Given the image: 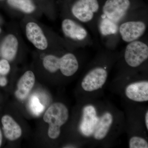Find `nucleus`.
I'll return each instance as SVG.
<instances>
[{
	"mask_svg": "<svg viewBox=\"0 0 148 148\" xmlns=\"http://www.w3.org/2000/svg\"><path fill=\"white\" fill-rule=\"evenodd\" d=\"M108 77V72L103 68L96 67L90 70L82 82L83 89L91 92L98 90L105 84Z\"/></svg>",
	"mask_w": 148,
	"mask_h": 148,
	"instance_id": "nucleus-7",
	"label": "nucleus"
},
{
	"mask_svg": "<svg viewBox=\"0 0 148 148\" xmlns=\"http://www.w3.org/2000/svg\"><path fill=\"white\" fill-rule=\"evenodd\" d=\"M35 82L34 74L32 71H27L20 78L17 84V90L15 92L16 97L24 100L33 88Z\"/></svg>",
	"mask_w": 148,
	"mask_h": 148,
	"instance_id": "nucleus-12",
	"label": "nucleus"
},
{
	"mask_svg": "<svg viewBox=\"0 0 148 148\" xmlns=\"http://www.w3.org/2000/svg\"><path fill=\"white\" fill-rule=\"evenodd\" d=\"M147 29V24L143 20H129L120 24L118 32L122 40L128 43L139 40L145 34Z\"/></svg>",
	"mask_w": 148,
	"mask_h": 148,
	"instance_id": "nucleus-6",
	"label": "nucleus"
},
{
	"mask_svg": "<svg viewBox=\"0 0 148 148\" xmlns=\"http://www.w3.org/2000/svg\"><path fill=\"white\" fill-rule=\"evenodd\" d=\"M26 34L27 39L35 47L40 50L46 49L48 42L42 29L37 23L29 22L26 26Z\"/></svg>",
	"mask_w": 148,
	"mask_h": 148,
	"instance_id": "nucleus-9",
	"label": "nucleus"
},
{
	"mask_svg": "<svg viewBox=\"0 0 148 148\" xmlns=\"http://www.w3.org/2000/svg\"><path fill=\"white\" fill-rule=\"evenodd\" d=\"M7 83V80L5 77L3 76H0V86H4L6 85Z\"/></svg>",
	"mask_w": 148,
	"mask_h": 148,
	"instance_id": "nucleus-21",
	"label": "nucleus"
},
{
	"mask_svg": "<svg viewBox=\"0 0 148 148\" xmlns=\"http://www.w3.org/2000/svg\"><path fill=\"white\" fill-rule=\"evenodd\" d=\"M2 140V135L1 132L0 130V147H1V145Z\"/></svg>",
	"mask_w": 148,
	"mask_h": 148,
	"instance_id": "nucleus-23",
	"label": "nucleus"
},
{
	"mask_svg": "<svg viewBox=\"0 0 148 148\" xmlns=\"http://www.w3.org/2000/svg\"><path fill=\"white\" fill-rule=\"evenodd\" d=\"M125 95L130 100L138 102L148 101V82H138L128 85L125 88Z\"/></svg>",
	"mask_w": 148,
	"mask_h": 148,
	"instance_id": "nucleus-11",
	"label": "nucleus"
},
{
	"mask_svg": "<svg viewBox=\"0 0 148 148\" xmlns=\"http://www.w3.org/2000/svg\"><path fill=\"white\" fill-rule=\"evenodd\" d=\"M129 145L130 148H148L147 142L144 138L137 136H135L130 138Z\"/></svg>",
	"mask_w": 148,
	"mask_h": 148,
	"instance_id": "nucleus-19",
	"label": "nucleus"
},
{
	"mask_svg": "<svg viewBox=\"0 0 148 148\" xmlns=\"http://www.w3.org/2000/svg\"><path fill=\"white\" fill-rule=\"evenodd\" d=\"M102 18L100 25L101 34L104 36L114 35L118 32L119 25L108 21L106 18Z\"/></svg>",
	"mask_w": 148,
	"mask_h": 148,
	"instance_id": "nucleus-17",
	"label": "nucleus"
},
{
	"mask_svg": "<svg viewBox=\"0 0 148 148\" xmlns=\"http://www.w3.org/2000/svg\"><path fill=\"white\" fill-rule=\"evenodd\" d=\"M18 46V40L16 37L13 34L8 35L1 46V55L6 60H13L17 53Z\"/></svg>",
	"mask_w": 148,
	"mask_h": 148,
	"instance_id": "nucleus-13",
	"label": "nucleus"
},
{
	"mask_svg": "<svg viewBox=\"0 0 148 148\" xmlns=\"http://www.w3.org/2000/svg\"><path fill=\"white\" fill-rule=\"evenodd\" d=\"M10 69V65L8 60L4 59L0 61V76L7 75Z\"/></svg>",
	"mask_w": 148,
	"mask_h": 148,
	"instance_id": "nucleus-20",
	"label": "nucleus"
},
{
	"mask_svg": "<svg viewBox=\"0 0 148 148\" xmlns=\"http://www.w3.org/2000/svg\"><path fill=\"white\" fill-rule=\"evenodd\" d=\"M8 4L26 13H31L35 10L36 6L32 0H8Z\"/></svg>",
	"mask_w": 148,
	"mask_h": 148,
	"instance_id": "nucleus-16",
	"label": "nucleus"
},
{
	"mask_svg": "<svg viewBox=\"0 0 148 148\" xmlns=\"http://www.w3.org/2000/svg\"><path fill=\"white\" fill-rule=\"evenodd\" d=\"M2 123L5 135L9 140L13 141L20 138L22 133L21 127L12 117L8 115L3 116Z\"/></svg>",
	"mask_w": 148,
	"mask_h": 148,
	"instance_id": "nucleus-15",
	"label": "nucleus"
},
{
	"mask_svg": "<svg viewBox=\"0 0 148 148\" xmlns=\"http://www.w3.org/2000/svg\"><path fill=\"white\" fill-rule=\"evenodd\" d=\"M69 117V110L63 103H56L51 106L43 117L44 121L49 124V138L55 139L59 137L61 126L68 121Z\"/></svg>",
	"mask_w": 148,
	"mask_h": 148,
	"instance_id": "nucleus-2",
	"label": "nucleus"
},
{
	"mask_svg": "<svg viewBox=\"0 0 148 148\" xmlns=\"http://www.w3.org/2000/svg\"><path fill=\"white\" fill-rule=\"evenodd\" d=\"M98 118L94 107L88 106L84 107L80 125V129L84 135L89 137L93 135Z\"/></svg>",
	"mask_w": 148,
	"mask_h": 148,
	"instance_id": "nucleus-10",
	"label": "nucleus"
},
{
	"mask_svg": "<svg viewBox=\"0 0 148 148\" xmlns=\"http://www.w3.org/2000/svg\"><path fill=\"white\" fill-rule=\"evenodd\" d=\"M29 105L31 111L36 116L40 115L45 110L44 106L35 95H33L30 98Z\"/></svg>",
	"mask_w": 148,
	"mask_h": 148,
	"instance_id": "nucleus-18",
	"label": "nucleus"
},
{
	"mask_svg": "<svg viewBox=\"0 0 148 148\" xmlns=\"http://www.w3.org/2000/svg\"><path fill=\"white\" fill-rule=\"evenodd\" d=\"M131 7L130 0H106L102 9L101 18L118 25Z\"/></svg>",
	"mask_w": 148,
	"mask_h": 148,
	"instance_id": "nucleus-3",
	"label": "nucleus"
},
{
	"mask_svg": "<svg viewBox=\"0 0 148 148\" xmlns=\"http://www.w3.org/2000/svg\"><path fill=\"white\" fill-rule=\"evenodd\" d=\"M148 58V46L146 43L137 40L128 43L124 52L127 65L132 68L139 67Z\"/></svg>",
	"mask_w": 148,
	"mask_h": 148,
	"instance_id": "nucleus-5",
	"label": "nucleus"
},
{
	"mask_svg": "<svg viewBox=\"0 0 148 148\" xmlns=\"http://www.w3.org/2000/svg\"><path fill=\"white\" fill-rule=\"evenodd\" d=\"M113 121L112 116L109 112H106L101 117L98 118L93 134L95 139L101 140L106 138L110 128Z\"/></svg>",
	"mask_w": 148,
	"mask_h": 148,
	"instance_id": "nucleus-14",
	"label": "nucleus"
},
{
	"mask_svg": "<svg viewBox=\"0 0 148 148\" xmlns=\"http://www.w3.org/2000/svg\"><path fill=\"white\" fill-rule=\"evenodd\" d=\"M61 29L64 35L74 41L84 42L88 38L87 30L82 25L71 18H65L63 20Z\"/></svg>",
	"mask_w": 148,
	"mask_h": 148,
	"instance_id": "nucleus-8",
	"label": "nucleus"
},
{
	"mask_svg": "<svg viewBox=\"0 0 148 148\" xmlns=\"http://www.w3.org/2000/svg\"><path fill=\"white\" fill-rule=\"evenodd\" d=\"M100 8L98 0H76L72 4L71 11L77 20L86 24L93 20Z\"/></svg>",
	"mask_w": 148,
	"mask_h": 148,
	"instance_id": "nucleus-4",
	"label": "nucleus"
},
{
	"mask_svg": "<svg viewBox=\"0 0 148 148\" xmlns=\"http://www.w3.org/2000/svg\"><path fill=\"white\" fill-rule=\"evenodd\" d=\"M44 67L51 73L60 70L61 73L66 77L72 76L79 69V63L75 56L68 53L61 57L49 54L47 55L43 60Z\"/></svg>",
	"mask_w": 148,
	"mask_h": 148,
	"instance_id": "nucleus-1",
	"label": "nucleus"
},
{
	"mask_svg": "<svg viewBox=\"0 0 148 148\" xmlns=\"http://www.w3.org/2000/svg\"><path fill=\"white\" fill-rule=\"evenodd\" d=\"M145 123L147 129L148 130V111L146 112L145 115Z\"/></svg>",
	"mask_w": 148,
	"mask_h": 148,
	"instance_id": "nucleus-22",
	"label": "nucleus"
},
{
	"mask_svg": "<svg viewBox=\"0 0 148 148\" xmlns=\"http://www.w3.org/2000/svg\"><path fill=\"white\" fill-rule=\"evenodd\" d=\"M0 32H1V30H0Z\"/></svg>",
	"mask_w": 148,
	"mask_h": 148,
	"instance_id": "nucleus-24",
	"label": "nucleus"
}]
</instances>
